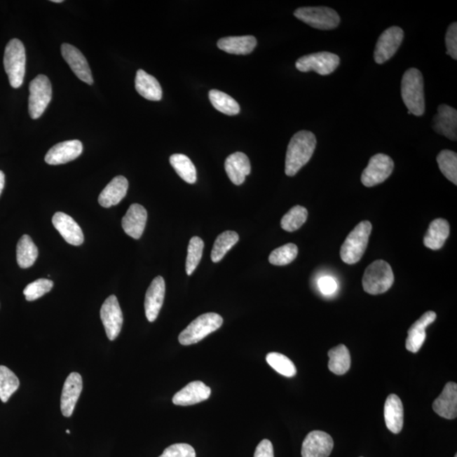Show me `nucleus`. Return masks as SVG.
I'll return each mask as SVG.
<instances>
[{
	"mask_svg": "<svg viewBox=\"0 0 457 457\" xmlns=\"http://www.w3.org/2000/svg\"><path fill=\"white\" fill-rule=\"evenodd\" d=\"M299 255V247L293 243L275 249L268 257L269 263L276 266H285L293 262Z\"/></svg>",
	"mask_w": 457,
	"mask_h": 457,
	"instance_id": "39",
	"label": "nucleus"
},
{
	"mask_svg": "<svg viewBox=\"0 0 457 457\" xmlns=\"http://www.w3.org/2000/svg\"><path fill=\"white\" fill-rule=\"evenodd\" d=\"M83 387V378L79 373L69 375L64 383L60 400L61 413L65 418H70L73 414Z\"/></svg>",
	"mask_w": 457,
	"mask_h": 457,
	"instance_id": "15",
	"label": "nucleus"
},
{
	"mask_svg": "<svg viewBox=\"0 0 457 457\" xmlns=\"http://www.w3.org/2000/svg\"><path fill=\"white\" fill-rule=\"evenodd\" d=\"M83 150V144L79 140L60 142L48 150L45 156V162L51 165L67 164L79 158Z\"/></svg>",
	"mask_w": 457,
	"mask_h": 457,
	"instance_id": "16",
	"label": "nucleus"
},
{
	"mask_svg": "<svg viewBox=\"0 0 457 457\" xmlns=\"http://www.w3.org/2000/svg\"><path fill=\"white\" fill-rule=\"evenodd\" d=\"M170 165L179 177L189 184L197 182V170L191 159L185 154H175L170 158Z\"/></svg>",
	"mask_w": 457,
	"mask_h": 457,
	"instance_id": "32",
	"label": "nucleus"
},
{
	"mask_svg": "<svg viewBox=\"0 0 457 457\" xmlns=\"http://www.w3.org/2000/svg\"><path fill=\"white\" fill-rule=\"evenodd\" d=\"M316 145L315 135L308 130H301L294 135L289 142L285 157V171L288 177H294L308 164L315 151Z\"/></svg>",
	"mask_w": 457,
	"mask_h": 457,
	"instance_id": "1",
	"label": "nucleus"
},
{
	"mask_svg": "<svg viewBox=\"0 0 457 457\" xmlns=\"http://www.w3.org/2000/svg\"><path fill=\"white\" fill-rule=\"evenodd\" d=\"M254 457H275L271 442L268 439H263L256 448Z\"/></svg>",
	"mask_w": 457,
	"mask_h": 457,
	"instance_id": "45",
	"label": "nucleus"
},
{
	"mask_svg": "<svg viewBox=\"0 0 457 457\" xmlns=\"http://www.w3.org/2000/svg\"><path fill=\"white\" fill-rule=\"evenodd\" d=\"M450 235V224L444 219L432 220L424 236V246L431 250H439L446 243Z\"/></svg>",
	"mask_w": 457,
	"mask_h": 457,
	"instance_id": "28",
	"label": "nucleus"
},
{
	"mask_svg": "<svg viewBox=\"0 0 457 457\" xmlns=\"http://www.w3.org/2000/svg\"><path fill=\"white\" fill-rule=\"evenodd\" d=\"M385 421L388 430L393 434H399L404 424V409L402 400L397 395L391 394L385 404Z\"/></svg>",
	"mask_w": 457,
	"mask_h": 457,
	"instance_id": "26",
	"label": "nucleus"
},
{
	"mask_svg": "<svg viewBox=\"0 0 457 457\" xmlns=\"http://www.w3.org/2000/svg\"><path fill=\"white\" fill-rule=\"evenodd\" d=\"M318 287L325 295H332L337 289V283L332 277L325 276L318 280Z\"/></svg>",
	"mask_w": 457,
	"mask_h": 457,
	"instance_id": "44",
	"label": "nucleus"
},
{
	"mask_svg": "<svg viewBox=\"0 0 457 457\" xmlns=\"http://www.w3.org/2000/svg\"><path fill=\"white\" fill-rule=\"evenodd\" d=\"M308 215V212L304 207L299 205L293 207L281 219V227L285 231H296L307 221Z\"/></svg>",
	"mask_w": 457,
	"mask_h": 457,
	"instance_id": "36",
	"label": "nucleus"
},
{
	"mask_svg": "<svg viewBox=\"0 0 457 457\" xmlns=\"http://www.w3.org/2000/svg\"><path fill=\"white\" fill-rule=\"evenodd\" d=\"M223 322V318L218 313H204L179 334V342L183 346L196 344L221 327Z\"/></svg>",
	"mask_w": 457,
	"mask_h": 457,
	"instance_id": "6",
	"label": "nucleus"
},
{
	"mask_svg": "<svg viewBox=\"0 0 457 457\" xmlns=\"http://www.w3.org/2000/svg\"><path fill=\"white\" fill-rule=\"evenodd\" d=\"M39 257V249L29 236L23 235L16 246V260L22 268L32 266Z\"/></svg>",
	"mask_w": 457,
	"mask_h": 457,
	"instance_id": "30",
	"label": "nucleus"
},
{
	"mask_svg": "<svg viewBox=\"0 0 457 457\" xmlns=\"http://www.w3.org/2000/svg\"><path fill=\"white\" fill-rule=\"evenodd\" d=\"M61 54L71 67L75 75L81 81L88 85H93V79L91 69L89 67L87 59L79 48L71 44L63 43L61 46Z\"/></svg>",
	"mask_w": 457,
	"mask_h": 457,
	"instance_id": "14",
	"label": "nucleus"
},
{
	"mask_svg": "<svg viewBox=\"0 0 457 457\" xmlns=\"http://www.w3.org/2000/svg\"><path fill=\"white\" fill-rule=\"evenodd\" d=\"M393 159L386 154H378L370 158L368 166L363 170L361 181L367 187L381 184L393 174Z\"/></svg>",
	"mask_w": 457,
	"mask_h": 457,
	"instance_id": "10",
	"label": "nucleus"
},
{
	"mask_svg": "<svg viewBox=\"0 0 457 457\" xmlns=\"http://www.w3.org/2000/svg\"><path fill=\"white\" fill-rule=\"evenodd\" d=\"M52 2L54 3H62V0H52Z\"/></svg>",
	"mask_w": 457,
	"mask_h": 457,
	"instance_id": "47",
	"label": "nucleus"
},
{
	"mask_svg": "<svg viewBox=\"0 0 457 457\" xmlns=\"http://www.w3.org/2000/svg\"><path fill=\"white\" fill-rule=\"evenodd\" d=\"M54 287V282L47 279H39L27 285L24 289L23 294L28 301H35L50 292Z\"/></svg>",
	"mask_w": 457,
	"mask_h": 457,
	"instance_id": "41",
	"label": "nucleus"
},
{
	"mask_svg": "<svg viewBox=\"0 0 457 457\" xmlns=\"http://www.w3.org/2000/svg\"><path fill=\"white\" fill-rule=\"evenodd\" d=\"M67 434H70V430H67Z\"/></svg>",
	"mask_w": 457,
	"mask_h": 457,
	"instance_id": "48",
	"label": "nucleus"
},
{
	"mask_svg": "<svg viewBox=\"0 0 457 457\" xmlns=\"http://www.w3.org/2000/svg\"><path fill=\"white\" fill-rule=\"evenodd\" d=\"M239 235L235 231H227L220 234L215 240L211 252V259L219 263L232 247L238 243Z\"/></svg>",
	"mask_w": 457,
	"mask_h": 457,
	"instance_id": "33",
	"label": "nucleus"
},
{
	"mask_svg": "<svg viewBox=\"0 0 457 457\" xmlns=\"http://www.w3.org/2000/svg\"><path fill=\"white\" fill-rule=\"evenodd\" d=\"M436 313L428 311L423 314L408 330L406 341V348L411 353H417L421 349L424 341L426 340V329L428 325L434 323L436 320Z\"/></svg>",
	"mask_w": 457,
	"mask_h": 457,
	"instance_id": "22",
	"label": "nucleus"
},
{
	"mask_svg": "<svg viewBox=\"0 0 457 457\" xmlns=\"http://www.w3.org/2000/svg\"><path fill=\"white\" fill-rule=\"evenodd\" d=\"M394 280L390 265L386 261L376 260L366 268L362 278L363 289L371 295H378L389 291Z\"/></svg>",
	"mask_w": 457,
	"mask_h": 457,
	"instance_id": "5",
	"label": "nucleus"
},
{
	"mask_svg": "<svg viewBox=\"0 0 457 457\" xmlns=\"http://www.w3.org/2000/svg\"><path fill=\"white\" fill-rule=\"evenodd\" d=\"M53 224L65 242L73 246H80L84 242V235L74 219L67 214L58 212L52 219Z\"/></svg>",
	"mask_w": 457,
	"mask_h": 457,
	"instance_id": "20",
	"label": "nucleus"
},
{
	"mask_svg": "<svg viewBox=\"0 0 457 457\" xmlns=\"http://www.w3.org/2000/svg\"><path fill=\"white\" fill-rule=\"evenodd\" d=\"M329 369L332 373L343 375L348 372L350 368V354L345 345H339L329 350L328 353Z\"/></svg>",
	"mask_w": 457,
	"mask_h": 457,
	"instance_id": "31",
	"label": "nucleus"
},
{
	"mask_svg": "<svg viewBox=\"0 0 457 457\" xmlns=\"http://www.w3.org/2000/svg\"><path fill=\"white\" fill-rule=\"evenodd\" d=\"M228 177L233 184H243L247 175L251 173V163L246 154L240 152L232 154L224 162Z\"/></svg>",
	"mask_w": 457,
	"mask_h": 457,
	"instance_id": "24",
	"label": "nucleus"
},
{
	"mask_svg": "<svg viewBox=\"0 0 457 457\" xmlns=\"http://www.w3.org/2000/svg\"><path fill=\"white\" fill-rule=\"evenodd\" d=\"M211 389L202 381H193L189 383L174 395L172 402L177 406L195 405L209 399Z\"/></svg>",
	"mask_w": 457,
	"mask_h": 457,
	"instance_id": "21",
	"label": "nucleus"
},
{
	"mask_svg": "<svg viewBox=\"0 0 457 457\" xmlns=\"http://www.w3.org/2000/svg\"><path fill=\"white\" fill-rule=\"evenodd\" d=\"M203 247V240L198 238V236H194V238L191 239L189 248H187L186 262V271L187 275H193V273L198 266L200 261L202 259Z\"/></svg>",
	"mask_w": 457,
	"mask_h": 457,
	"instance_id": "40",
	"label": "nucleus"
},
{
	"mask_svg": "<svg viewBox=\"0 0 457 457\" xmlns=\"http://www.w3.org/2000/svg\"><path fill=\"white\" fill-rule=\"evenodd\" d=\"M432 409L440 417L446 419H454L457 416V385L456 383H447L442 393L432 403Z\"/></svg>",
	"mask_w": 457,
	"mask_h": 457,
	"instance_id": "23",
	"label": "nucleus"
},
{
	"mask_svg": "<svg viewBox=\"0 0 457 457\" xmlns=\"http://www.w3.org/2000/svg\"><path fill=\"white\" fill-rule=\"evenodd\" d=\"M210 100L212 105L218 110L227 116H236L240 112V105L233 97L228 96L219 90H211L209 93Z\"/></svg>",
	"mask_w": 457,
	"mask_h": 457,
	"instance_id": "34",
	"label": "nucleus"
},
{
	"mask_svg": "<svg viewBox=\"0 0 457 457\" xmlns=\"http://www.w3.org/2000/svg\"><path fill=\"white\" fill-rule=\"evenodd\" d=\"M402 97L408 111L416 116L425 112V95L421 71L411 68L404 73L402 80Z\"/></svg>",
	"mask_w": 457,
	"mask_h": 457,
	"instance_id": "2",
	"label": "nucleus"
},
{
	"mask_svg": "<svg viewBox=\"0 0 457 457\" xmlns=\"http://www.w3.org/2000/svg\"><path fill=\"white\" fill-rule=\"evenodd\" d=\"M19 378L6 366H0V400L7 402L12 395L18 390Z\"/></svg>",
	"mask_w": 457,
	"mask_h": 457,
	"instance_id": "35",
	"label": "nucleus"
},
{
	"mask_svg": "<svg viewBox=\"0 0 457 457\" xmlns=\"http://www.w3.org/2000/svg\"><path fill=\"white\" fill-rule=\"evenodd\" d=\"M217 45L228 54L246 55L254 50L257 39L254 36H227L219 39Z\"/></svg>",
	"mask_w": 457,
	"mask_h": 457,
	"instance_id": "27",
	"label": "nucleus"
},
{
	"mask_svg": "<svg viewBox=\"0 0 457 457\" xmlns=\"http://www.w3.org/2000/svg\"><path fill=\"white\" fill-rule=\"evenodd\" d=\"M432 128L439 135H442L451 141L457 138V111L447 104L438 107V113L432 120Z\"/></svg>",
	"mask_w": 457,
	"mask_h": 457,
	"instance_id": "18",
	"label": "nucleus"
},
{
	"mask_svg": "<svg viewBox=\"0 0 457 457\" xmlns=\"http://www.w3.org/2000/svg\"><path fill=\"white\" fill-rule=\"evenodd\" d=\"M159 457H196V452L189 444H175L167 447Z\"/></svg>",
	"mask_w": 457,
	"mask_h": 457,
	"instance_id": "42",
	"label": "nucleus"
},
{
	"mask_svg": "<svg viewBox=\"0 0 457 457\" xmlns=\"http://www.w3.org/2000/svg\"><path fill=\"white\" fill-rule=\"evenodd\" d=\"M29 114L32 119H39L47 109L52 100V86L50 79L39 75L29 85Z\"/></svg>",
	"mask_w": 457,
	"mask_h": 457,
	"instance_id": "8",
	"label": "nucleus"
},
{
	"mask_svg": "<svg viewBox=\"0 0 457 457\" xmlns=\"http://www.w3.org/2000/svg\"><path fill=\"white\" fill-rule=\"evenodd\" d=\"M294 15L308 26L320 30L334 29L341 22L337 12L325 6L299 8L294 12Z\"/></svg>",
	"mask_w": 457,
	"mask_h": 457,
	"instance_id": "7",
	"label": "nucleus"
},
{
	"mask_svg": "<svg viewBox=\"0 0 457 457\" xmlns=\"http://www.w3.org/2000/svg\"><path fill=\"white\" fill-rule=\"evenodd\" d=\"M340 64V57L329 52H320L301 57L296 62L301 72L315 71L321 76L332 74Z\"/></svg>",
	"mask_w": 457,
	"mask_h": 457,
	"instance_id": "9",
	"label": "nucleus"
},
{
	"mask_svg": "<svg viewBox=\"0 0 457 457\" xmlns=\"http://www.w3.org/2000/svg\"><path fill=\"white\" fill-rule=\"evenodd\" d=\"M148 212L140 204L130 205L123 219L122 227L126 234L134 239H140L145 230Z\"/></svg>",
	"mask_w": 457,
	"mask_h": 457,
	"instance_id": "19",
	"label": "nucleus"
},
{
	"mask_svg": "<svg viewBox=\"0 0 457 457\" xmlns=\"http://www.w3.org/2000/svg\"><path fill=\"white\" fill-rule=\"evenodd\" d=\"M100 318L109 340H116L123 325V313L116 296H110L105 300L100 310Z\"/></svg>",
	"mask_w": 457,
	"mask_h": 457,
	"instance_id": "12",
	"label": "nucleus"
},
{
	"mask_svg": "<svg viewBox=\"0 0 457 457\" xmlns=\"http://www.w3.org/2000/svg\"><path fill=\"white\" fill-rule=\"evenodd\" d=\"M268 365L276 371L277 373L282 374L283 376L292 378L296 374V368L291 359L285 357V355L278 353H268L266 357Z\"/></svg>",
	"mask_w": 457,
	"mask_h": 457,
	"instance_id": "38",
	"label": "nucleus"
},
{
	"mask_svg": "<svg viewBox=\"0 0 457 457\" xmlns=\"http://www.w3.org/2000/svg\"><path fill=\"white\" fill-rule=\"evenodd\" d=\"M165 296V282L161 276H157L151 283L145 296V313L149 322L157 320L159 312L164 303Z\"/></svg>",
	"mask_w": 457,
	"mask_h": 457,
	"instance_id": "17",
	"label": "nucleus"
},
{
	"mask_svg": "<svg viewBox=\"0 0 457 457\" xmlns=\"http://www.w3.org/2000/svg\"><path fill=\"white\" fill-rule=\"evenodd\" d=\"M437 162L442 174L457 185V154L451 150H443L438 154Z\"/></svg>",
	"mask_w": 457,
	"mask_h": 457,
	"instance_id": "37",
	"label": "nucleus"
},
{
	"mask_svg": "<svg viewBox=\"0 0 457 457\" xmlns=\"http://www.w3.org/2000/svg\"><path fill=\"white\" fill-rule=\"evenodd\" d=\"M334 440L327 432H310L301 447L303 457H329L333 451Z\"/></svg>",
	"mask_w": 457,
	"mask_h": 457,
	"instance_id": "13",
	"label": "nucleus"
},
{
	"mask_svg": "<svg viewBox=\"0 0 457 457\" xmlns=\"http://www.w3.org/2000/svg\"><path fill=\"white\" fill-rule=\"evenodd\" d=\"M135 87L137 92L146 100L159 101L162 99L163 91L161 84L154 76L148 74L144 70L137 71Z\"/></svg>",
	"mask_w": 457,
	"mask_h": 457,
	"instance_id": "29",
	"label": "nucleus"
},
{
	"mask_svg": "<svg viewBox=\"0 0 457 457\" xmlns=\"http://www.w3.org/2000/svg\"><path fill=\"white\" fill-rule=\"evenodd\" d=\"M446 54L453 60H457V23L453 22L449 26L446 34Z\"/></svg>",
	"mask_w": 457,
	"mask_h": 457,
	"instance_id": "43",
	"label": "nucleus"
},
{
	"mask_svg": "<svg viewBox=\"0 0 457 457\" xmlns=\"http://www.w3.org/2000/svg\"><path fill=\"white\" fill-rule=\"evenodd\" d=\"M4 67L11 87L19 88L23 83L26 73L25 47L19 39H12L6 45Z\"/></svg>",
	"mask_w": 457,
	"mask_h": 457,
	"instance_id": "4",
	"label": "nucleus"
},
{
	"mask_svg": "<svg viewBox=\"0 0 457 457\" xmlns=\"http://www.w3.org/2000/svg\"><path fill=\"white\" fill-rule=\"evenodd\" d=\"M4 186H5V174L0 170V195L2 193Z\"/></svg>",
	"mask_w": 457,
	"mask_h": 457,
	"instance_id": "46",
	"label": "nucleus"
},
{
	"mask_svg": "<svg viewBox=\"0 0 457 457\" xmlns=\"http://www.w3.org/2000/svg\"><path fill=\"white\" fill-rule=\"evenodd\" d=\"M129 183L122 175L114 177L102 191L99 203L102 207H110L119 204L128 193Z\"/></svg>",
	"mask_w": 457,
	"mask_h": 457,
	"instance_id": "25",
	"label": "nucleus"
},
{
	"mask_svg": "<svg viewBox=\"0 0 457 457\" xmlns=\"http://www.w3.org/2000/svg\"><path fill=\"white\" fill-rule=\"evenodd\" d=\"M404 32L401 27L388 28L379 36L374 50V60L377 64L386 62L395 55L402 43Z\"/></svg>",
	"mask_w": 457,
	"mask_h": 457,
	"instance_id": "11",
	"label": "nucleus"
},
{
	"mask_svg": "<svg viewBox=\"0 0 457 457\" xmlns=\"http://www.w3.org/2000/svg\"><path fill=\"white\" fill-rule=\"evenodd\" d=\"M372 224L368 220L359 223L345 240L341 248L343 262L354 264L359 262L368 247Z\"/></svg>",
	"mask_w": 457,
	"mask_h": 457,
	"instance_id": "3",
	"label": "nucleus"
}]
</instances>
